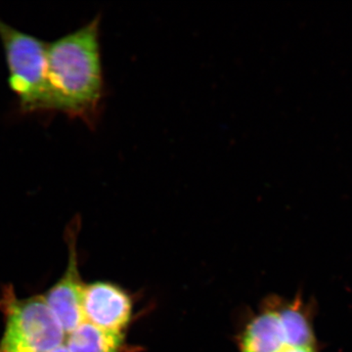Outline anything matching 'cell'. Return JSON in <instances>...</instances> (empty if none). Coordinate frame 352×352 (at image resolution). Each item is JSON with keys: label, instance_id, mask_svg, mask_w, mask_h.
Here are the masks:
<instances>
[{"label": "cell", "instance_id": "4", "mask_svg": "<svg viewBox=\"0 0 352 352\" xmlns=\"http://www.w3.org/2000/svg\"><path fill=\"white\" fill-rule=\"evenodd\" d=\"M0 309L6 318L0 352H50L64 344L63 328L43 296L19 298L7 285Z\"/></svg>", "mask_w": 352, "mask_h": 352}, {"label": "cell", "instance_id": "7", "mask_svg": "<svg viewBox=\"0 0 352 352\" xmlns=\"http://www.w3.org/2000/svg\"><path fill=\"white\" fill-rule=\"evenodd\" d=\"M126 333L111 332L83 322L66 336L64 344L69 352H122Z\"/></svg>", "mask_w": 352, "mask_h": 352}, {"label": "cell", "instance_id": "3", "mask_svg": "<svg viewBox=\"0 0 352 352\" xmlns=\"http://www.w3.org/2000/svg\"><path fill=\"white\" fill-rule=\"evenodd\" d=\"M8 85L25 113L53 111L47 80L48 43L0 20Z\"/></svg>", "mask_w": 352, "mask_h": 352}, {"label": "cell", "instance_id": "5", "mask_svg": "<svg viewBox=\"0 0 352 352\" xmlns=\"http://www.w3.org/2000/svg\"><path fill=\"white\" fill-rule=\"evenodd\" d=\"M80 219H74L66 229L65 237L69 248L68 265L57 283L43 296L51 311L63 328L65 335L75 331L85 322L82 298L85 284L78 270V237Z\"/></svg>", "mask_w": 352, "mask_h": 352}, {"label": "cell", "instance_id": "1", "mask_svg": "<svg viewBox=\"0 0 352 352\" xmlns=\"http://www.w3.org/2000/svg\"><path fill=\"white\" fill-rule=\"evenodd\" d=\"M98 15L47 46V80L53 111L94 129L105 97Z\"/></svg>", "mask_w": 352, "mask_h": 352}, {"label": "cell", "instance_id": "8", "mask_svg": "<svg viewBox=\"0 0 352 352\" xmlns=\"http://www.w3.org/2000/svg\"><path fill=\"white\" fill-rule=\"evenodd\" d=\"M50 352H69L68 349H67L66 346L65 344H62V346H58L57 349H53Z\"/></svg>", "mask_w": 352, "mask_h": 352}, {"label": "cell", "instance_id": "6", "mask_svg": "<svg viewBox=\"0 0 352 352\" xmlns=\"http://www.w3.org/2000/svg\"><path fill=\"white\" fill-rule=\"evenodd\" d=\"M85 322L111 332L126 333L133 314L131 296L109 282L85 284L82 298Z\"/></svg>", "mask_w": 352, "mask_h": 352}, {"label": "cell", "instance_id": "2", "mask_svg": "<svg viewBox=\"0 0 352 352\" xmlns=\"http://www.w3.org/2000/svg\"><path fill=\"white\" fill-rule=\"evenodd\" d=\"M312 300L300 295L264 298L236 336L239 352H321Z\"/></svg>", "mask_w": 352, "mask_h": 352}]
</instances>
